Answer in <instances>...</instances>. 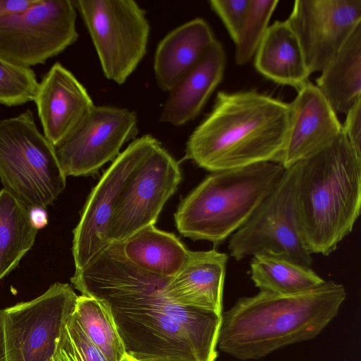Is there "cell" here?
Wrapping results in <instances>:
<instances>
[{
	"instance_id": "10",
	"label": "cell",
	"mask_w": 361,
	"mask_h": 361,
	"mask_svg": "<svg viewBox=\"0 0 361 361\" xmlns=\"http://www.w3.org/2000/svg\"><path fill=\"white\" fill-rule=\"evenodd\" d=\"M78 296L69 284L56 282L39 296L1 310L6 361H52Z\"/></svg>"
},
{
	"instance_id": "1",
	"label": "cell",
	"mask_w": 361,
	"mask_h": 361,
	"mask_svg": "<svg viewBox=\"0 0 361 361\" xmlns=\"http://www.w3.org/2000/svg\"><path fill=\"white\" fill-rule=\"evenodd\" d=\"M171 278L147 272L111 242L71 282L109 309L127 354L137 361H215L222 316L169 298Z\"/></svg>"
},
{
	"instance_id": "31",
	"label": "cell",
	"mask_w": 361,
	"mask_h": 361,
	"mask_svg": "<svg viewBox=\"0 0 361 361\" xmlns=\"http://www.w3.org/2000/svg\"><path fill=\"white\" fill-rule=\"evenodd\" d=\"M36 0H0V19L24 12Z\"/></svg>"
},
{
	"instance_id": "35",
	"label": "cell",
	"mask_w": 361,
	"mask_h": 361,
	"mask_svg": "<svg viewBox=\"0 0 361 361\" xmlns=\"http://www.w3.org/2000/svg\"><path fill=\"white\" fill-rule=\"evenodd\" d=\"M136 361H137V360H136Z\"/></svg>"
},
{
	"instance_id": "21",
	"label": "cell",
	"mask_w": 361,
	"mask_h": 361,
	"mask_svg": "<svg viewBox=\"0 0 361 361\" xmlns=\"http://www.w3.org/2000/svg\"><path fill=\"white\" fill-rule=\"evenodd\" d=\"M321 72L315 85L336 114L345 115L361 100V23Z\"/></svg>"
},
{
	"instance_id": "20",
	"label": "cell",
	"mask_w": 361,
	"mask_h": 361,
	"mask_svg": "<svg viewBox=\"0 0 361 361\" xmlns=\"http://www.w3.org/2000/svg\"><path fill=\"white\" fill-rule=\"evenodd\" d=\"M255 55L257 71L275 82L298 90L309 80L300 42L286 20L269 25Z\"/></svg>"
},
{
	"instance_id": "34",
	"label": "cell",
	"mask_w": 361,
	"mask_h": 361,
	"mask_svg": "<svg viewBox=\"0 0 361 361\" xmlns=\"http://www.w3.org/2000/svg\"><path fill=\"white\" fill-rule=\"evenodd\" d=\"M121 361H136L135 358H133L132 356L129 355L128 354H126Z\"/></svg>"
},
{
	"instance_id": "29",
	"label": "cell",
	"mask_w": 361,
	"mask_h": 361,
	"mask_svg": "<svg viewBox=\"0 0 361 361\" xmlns=\"http://www.w3.org/2000/svg\"><path fill=\"white\" fill-rule=\"evenodd\" d=\"M209 3L234 42L245 20L250 0H211Z\"/></svg>"
},
{
	"instance_id": "14",
	"label": "cell",
	"mask_w": 361,
	"mask_h": 361,
	"mask_svg": "<svg viewBox=\"0 0 361 361\" xmlns=\"http://www.w3.org/2000/svg\"><path fill=\"white\" fill-rule=\"evenodd\" d=\"M286 21L312 74L322 71L361 23V0H297Z\"/></svg>"
},
{
	"instance_id": "33",
	"label": "cell",
	"mask_w": 361,
	"mask_h": 361,
	"mask_svg": "<svg viewBox=\"0 0 361 361\" xmlns=\"http://www.w3.org/2000/svg\"><path fill=\"white\" fill-rule=\"evenodd\" d=\"M0 361H6L2 320L0 314Z\"/></svg>"
},
{
	"instance_id": "28",
	"label": "cell",
	"mask_w": 361,
	"mask_h": 361,
	"mask_svg": "<svg viewBox=\"0 0 361 361\" xmlns=\"http://www.w3.org/2000/svg\"><path fill=\"white\" fill-rule=\"evenodd\" d=\"M52 361L108 360L89 339L72 312L63 323L56 341Z\"/></svg>"
},
{
	"instance_id": "24",
	"label": "cell",
	"mask_w": 361,
	"mask_h": 361,
	"mask_svg": "<svg viewBox=\"0 0 361 361\" xmlns=\"http://www.w3.org/2000/svg\"><path fill=\"white\" fill-rule=\"evenodd\" d=\"M250 278L261 291L290 295L316 288L326 281L310 267L269 255L252 257Z\"/></svg>"
},
{
	"instance_id": "4",
	"label": "cell",
	"mask_w": 361,
	"mask_h": 361,
	"mask_svg": "<svg viewBox=\"0 0 361 361\" xmlns=\"http://www.w3.org/2000/svg\"><path fill=\"white\" fill-rule=\"evenodd\" d=\"M296 209L308 251L327 256L353 231L361 207V154L342 133L298 162Z\"/></svg>"
},
{
	"instance_id": "22",
	"label": "cell",
	"mask_w": 361,
	"mask_h": 361,
	"mask_svg": "<svg viewBox=\"0 0 361 361\" xmlns=\"http://www.w3.org/2000/svg\"><path fill=\"white\" fill-rule=\"evenodd\" d=\"M120 243L123 254L133 264L169 278L182 269L189 255V250L173 233L159 230L154 225L137 231Z\"/></svg>"
},
{
	"instance_id": "15",
	"label": "cell",
	"mask_w": 361,
	"mask_h": 361,
	"mask_svg": "<svg viewBox=\"0 0 361 361\" xmlns=\"http://www.w3.org/2000/svg\"><path fill=\"white\" fill-rule=\"evenodd\" d=\"M288 103V126L276 163L284 169L316 154L342 133L336 113L318 87L307 80Z\"/></svg>"
},
{
	"instance_id": "12",
	"label": "cell",
	"mask_w": 361,
	"mask_h": 361,
	"mask_svg": "<svg viewBox=\"0 0 361 361\" xmlns=\"http://www.w3.org/2000/svg\"><path fill=\"white\" fill-rule=\"evenodd\" d=\"M138 133L136 114L127 109L94 106L82 121L54 146L67 177L93 175L114 161Z\"/></svg>"
},
{
	"instance_id": "9",
	"label": "cell",
	"mask_w": 361,
	"mask_h": 361,
	"mask_svg": "<svg viewBox=\"0 0 361 361\" xmlns=\"http://www.w3.org/2000/svg\"><path fill=\"white\" fill-rule=\"evenodd\" d=\"M76 8L71 0H36L23 13L0 19V56L30 67L74 44Z\"/></svg>"
},
{
	"instance_id": "19",
	"label": "cell",
	"mask_w": 361,
	"mask_h": 361,
	"mask_svg": "<svg viewBox=\"0 0 361 361\" xmlns=\"http://www.w3.org/2000/svg\"><path fill=\"white\" fill-rule=\"evenodd\" d=\"M225 66L224 47L216 40L201 61L169 92L160 121L180 126L196 118L221 82Z\"/></svg>"
},
{
	"instance_id": "16",
	"label": "cell",
	"mask_w": 361,
	"mask_h": 361,
	"mask_svg": "<svg viewBox=\"0 0 361 361\" xmlns=\"http://www.w3.org/2000/svg\"><path fill=\"white\" fill-rule=\"evenodd\" d=\"M44 135L54 145L66 137L94 106L84 86L59 63L39 83L34 100Z\"/></svg>"
},
{
	"instance_id": "8",
	"label": "cell",
	"mask_w": 361,
	"mask_h": 361,
	"mask_svg": "<svg viewBox=\"0 0 361 361\" xmlns=\"http://www.w3.org/2000/svg\"><path fill=\"white\" fill-rule=\"evenodd\" d=\"M90 33L105 77L124 83L145 56L150 27L132 0L73 1Z\"/></svg>"
},
{
	"instance_id": "23",
	"label": "cell",
	"mask_w": 361,
	"mask_h": 361,
	"mask_svg": "<svg viewBox=\"0 0 361 361\" xmlns=\"http://www.w3.org/2000/svg\"><path fill=\"white\" fill-rule=\"evenodd\" d=\"M37 231L30 210L6 190H1L0 280L18 267L32 247Z\"/></svg>"
},
{
	"instance_id": "32",
	"label": "cell",
	"mask_w": 361,
	"mask_h": 361,
	"mask_svg": "<svg viewBox=\"0 0 361 361\" xmlns=\"http://www.w3.org/2000/svg\"><path fill=\"white\" fill-rule=\"evenodd\" d=\"M44 209L42 208H35L30 210L31 220L38 230L47 224V214Z\"/></svg>"
},
{
	"instance_id": "27",
	"label": "cell",
	"mask_w": 361,
	"mask_h": 361,
	"mask_svg": "<svg viewBox=\"0 0 361 361\" xmlns=\"http://www.w3.org/2000/svg\"><path fill=\"white\" fill-rule=\"evenodd\" d=\"M39 82L34 71L0 56V104L14 106L34 102Z\"/></svg>"
},
{
	"instance_id": "25",
	"label": "cell",
	"mask_w": 361,
	"mask_h": 361,
	"mask_svg": "<svg viewBox=\"0 0 361 361\" xmlns=\"http://www.w3.org/2000/svg\"><path fill=\"white\" fill-rule=\"evenodd\" d=\"M73 313L89 339L108 361H121L127 353L112 314L102 301L78 295Z\"/></svg>"
},
{
	"instance_id": "5",
	"label": "cell",
	"mask_w": 361,
	"mask_h": 361,
	"mask_svg": "<svg viewBox=\"0 0 361 361\" xmlns=\"http://www.w3.org/2000/svg\"><path fill=\"white\" fill-rule=\"evenodd\" d=\"M284 169L264 161L211 172L178 205L174 214L177 230L195 240L221 244L248 220Z\"/></svg>"
},
{
	"instance_id": "13",
	"label": "cell",
	"mask_w": 361,
	"mask_h": 361,
	"mask_svg": "<svg viewBox=\"0 0 361 361\" xmlns=\"http://www.w3.org/2000/svg\"><path fill=\"white\" fill-rule=\"evenodd\" d=\"M157 139L145 135L119 154L92 190L74 229L72 252L75 270L84 267L110 244L109 231L125 187Z\"/></svg>"
},
{
	"instance_id": "3",
	"label": "cell",
	"mask_w": 361,
	"mask_h": 361,
	"mask_svg": "<svg viewBox=\"0 0 361 361\" xmlns=\"http://www.w3.org/2000/svg\"><path fill=\"white\" fill-rule=\"evenodd\" d=\"M288 103L255 90L219 92L190 135L187 159L210 172L275 162L284 145Z\"/></svg>"
},
{
	"instance_id": "2",
	"label": "cell",
	"mask_w": 361,
	"mask_h": 361,
	"mask_svg": "<svg viewBox=\"0 0 361 361\" xmlns=\"http://www.w3.org/2000/svg\"><path fill=\"white\" fill-rule=\"evenodd\" d=\"M345 298L344 286L333 281L290 295L259 290L222 314L217 346L246 360L312 339L338 314Z\"/></svg>"
},
{
	"instance_id": "6",
	"label": "cell",
	"mask_w": 361,
	"mask_h": 361,
	"mask_svg": "<svg viewBox=\"0 0 361 361\" xmlns=\"http://www.w3.org/2000/svg\"><path fill=\"white\" fill-rule=\"evenodd\" d=\"M0 180L29 210L46 209L66 188L54 146L38 130L30 110L0 120Z\"/></svg>"
},
{
	"instance_id": "11",
	"label": "cell",
	"mask_w": 361,
	"mask_h": 361,
	"mask_svg": "<svg viewBox=\"0 0 361 361\" xmlns=\"http://www.w3.org/2000/svg\"><path fill=\"white\" fill-rule=\"evenodd\" d=\"M178 162L157 140L142 158L122 193L110 224V243L155 225L181 180Z\"/></svg>"
},
{
	"instance_id": "7",
	"label": "cell",
	"mask_w": 361,
	"mask_h": 361,
	"mask_svg": "<svg viewBox=\"0 0 361 361\" xmlns=\"http://www.w3.org/2000/svg\"><path fill=\"white\" fill-rule=\"evenodd\" d=\"M298 174V162L284 169L271 192L229 238L231 257L239 261L257 255H269L311 267L312 254L303 241L297 214Z\"/></svg>"
},
{
	"instance_id": "18",
	"label": "cell",
	"mask_w": 361,
	"mask_h": 361,
	"mask_svg": "<svg viewBox=\"0 0 361 361\" xmlns=\"http://www.w3.org/2000/svg\"><path fill=\"white\" fill-rule=\"evenodd\" d=\"M216 40L211 27L201 18L169 32L159 43L154 55L158 87L169 92L201 61Z\"/></svg>"
},
{
	"instance_id": "17",
	"label": "cell",
	"mask_w": 361,
	"mask_h": 361,
	"mask_svg": "<svg viewBox=\"0 0 361 361\" xmlns=\"http://www.w3.org/2000/svg\"><path fill=\"white\" fill-rule=\"evenodd\" d=\"M227 254L215 249L191 251L186 264L166 286L176 303L222 316Z\"/></svg>"
},
{
	"instance_id": "26",
	"label": "cell",
	"mask_w": 361,
	"mask_h": 361,
	"mask_svg": "<svg viewBox=\"0 0 361 361\" xmlns=\"http://www.w3.org/2000/svg\"><path fill=\"white\" fill-rule=\"evenodd\" d=\"M278 3V0H250L245 20L234 42L238 65L247 63L255 54Z\"/></svg>"
},
{
	"instance_id": "30",
	"label": "cell",
	"mask_w": 361,
	"mask_h": 361,
	"mask_svg": "<svg viewBox=\"0 0 361 361\" xmlns=\"http://www.w3.org/2000/svg\"><path fill=\"white\" fill-rule=\"evenodd\" d=\"M345 116V120L342 125L343 133L355 149L361 154V100Z\"/></svg>"
}]
</instances>
